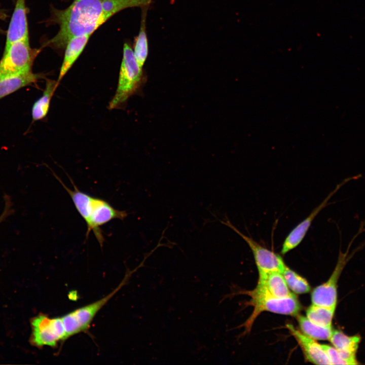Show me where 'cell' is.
Listing matches in <instances>:
<instances>
[{
  "label": "cell",
  "instance_id": "obj_6",
  "mask_svg": "<svg viewBox=\"0 0 365 365\" xmlns=\"http://www.w3.org/2000/svg\"><path fill=\"white\" fill-rule=\"evenodd\" d=\"M30 342L38 348L54 347L67 339L61 317H50L40 313L30 320Z\"/></svg>",
  "mask_w": 365,
  "mask_h": 365
},
{
  "label": "cell",
  "instance_id": "obj_23",
  "mask_svg": "<svg viewBox=\"0 0 365 365\" xmlns=\"http://www.w3.org/2000/svg\"><path fill=\"white\" fill-rule=\"evenodd\" d=\"M7 205H6L5 210L3 213L0 216V223L9 214L10 212L9 202L7 203Z\"/></svg>",
  "mask_w": 365,
  "mask_h": 365
},
{
  "label": "cell",
  "instance_id": "obj_10",
  "mask_svg": "<svg viewBox=\"0 0 365 365\" xmlns=\"http://www.w3.org/2000/svg\"><path fill=\"white\" fill-rule=\"evenodd\" d=\"M360 175L349 177L345 178L338 184L323 201L308 215L303 221L298 224L287 235L282 244L281 253L285 254L297 247L304 238L312 222L320 211L329 204V200L348 181L357 179Z\"/></svg>",
  "mask_w": 365,
  "mask_h": 365
},
{
  "label": "cell",
  "instance_id": "obj_7",
  "mask_svg": "<svg viewBox=\"0 0 365 365\" xmlns=\"http://www.w3.org/2000/svg\"><path fill=\"white\" fill-rule=\"evenodd\" d=\"M39 52L30 48L29 39L12 43L4 50L0 60V78L9 74L31 71L33 61Z\"/></svg>",
  "mask_w": 365,
  "mask_h": 365
},
{
  "label": "cell",
  "instance_id": "obj_9",
  "mask_svg": "<svg viewBox=\"0 0 365 365\" xmlns=\"http://www.w3.org/2000/svg\"><path fill=\"white\" fill-rule=\"evenodd\" d=\"M220 221L234 231L247 244L252 252L259 274L283 272L286 265L280 255L264 247L252 237L242 233L228 218Z\"/></svg>",
  "mask_w": 365,
  "mask_h": 365
},
{
  "label": "cell",
  "instance_id": "obj_13",
  "mask_svg": "<svg viewBox=\"0 0 365 365\" xmlns=\"http://www.w3.org/2000/svg\"><path fill=\"white\" fill-rule=\"evenodd\" d=\"M44 77L32 70L7 75L0 78V99L21 88L35 84Z\"/></svg>",
  "mask_w": 365,
  "mask_h": 365
},
{
  "label": "cell",
  "instance_id": "obj_1",
  "mask_svg": "<svg viewBox=\"0 0 365 365\" xmlns=\"http://www.w3.org/2000/svg\"><path fill=\"white\" fill-rule=\"evenodd\" d=\"M153 0H74L66 9L52 8L49 21L57 24V34L46 46L63 49L72 38L92 34L102 24L120 11L129 8L144 7Z\"/></svg>",
  "mask_w": 365,
  "mask_h": 365
},
{
  "label": "cell",
  "instance_id": "obj_14",
  "mask_svg": "<svg viewBox=\"0 0 365 365\" xmlns=\"http://www.w3.org/2000/svg\"><path fill=\"white\" fill-rule=\"evenodd\" d=\"M91 35V34H86L76 36L68 42L57 80L58 84L81 54Z\"/></svg>",
  "mask_w": 365,
  "mask_h": 365
},
{
  "label": "cell",
  "instance_id": "obj_21",
  "mask_svg": "<svg viewBox=\"0 0 365 365\" xmlns=\"http://www.w3.org/2000/svg\"><path fill=\"white\" fill-rule=\"evenodd\" d=\"M282 274L288 287L295 293L303 294L310 291L311 287L307 281L286 265Z\"/></svg>",
  "mask_w": 365,
  "mask_h": 365
},
{
  "label": "cell",
  "instance_id": "obj_15",
  "mask_svg": "<svg viewBox=\"0 0 365 365\" xmlns=\"http://www.w3.org/2000/svg\"><path fill=\"white\" fill-rule=\"evenodd\" d=\"M258 283L264 287L270 294L279 298L290 297L291 293L282 273L271 272L259 274Z\"/></svg>",
  "mask_w": 365,
  "mask_h": 365
},
{
  "label": "cell",
  "instance_id": "obj_2",
  "mask_svg": "<svg viewBox=\"0 0 365 365\" xmlns=\"http://www.w3.org/2000/svg\"><path fill=\"white\" fill-rule=\"evenodd\" d=\"M53 175L67 192L76 209L86 224V239L92 232L100 246H102L105 239L101 227L113 220H123L128 213L125 210L116 209L103 199L81 191L71 177H68L73 189L67 187L55 173Z\"/></svg>",
  "mask_w": 365,
  "mask_h": 365
},
{
  "label": "cell",
  "instance_id": "obj_16",
  "mask_svg": "<svg viewBox=\"0 0 365 365\" xmlns=\"http://www.w3.org/2000/svg\"><path fill=\"white\" fill-rule=\"evenodd\" d=\"M59 84L57 81L47 79L42 95L33 103L31 116L33 121L44 119L47 115L51 99Z\"/></svg>",
  "mask_w": 365,
  "mask_h": 365
},
{
  "label": "cell",
  "instance_id": "obj_18",
  "mask_svg": "<svg viewBox=\"0 0 365 365\" xmlns=\"http://www.w3.org/2000/svg\"><path fill=\"white\" fill-rule=\"evenodd\" d=\"M360 340V338L358 336H348L338 330H333L329 339L338 350L354 354H356Z\"/></svg>",
  "mask_w": 365,
  "mask_h": 365
},
{
  "label": "cell",
  "instance_id": "obj_12",
  "mask_svg": "<svg viewBox=\"0 0 365 365\" xmlns=\"http://www.w3.org/2000/svg\"><path fill=\"white\" fill-rule=\"evenodd\" d=\"M6 36L4 50L16 41L29 39L25 0H16Z\"/></svg>",
  "mask_w": 365,
  "mask_h": 365
},
{
  "label": "cell",
  "instance_id": "obj_19",
  "mask_svg": "<svg viewBox=\"0 0 365 365\" xmlns=\"http://www.w3.org/2000/svg\"><path fill=\"white\" fill-rule=\"evenodd\" d=\"M335 309L312 304L306 310V317L315 324L332 327Z\"/></svg>",
  "mask_w": 365,
  "mask_h": 365
},
{
  "label": "cell",
  "instance_id": "obj_8",
  "mask_svg": "<svg viewBox=\"0 0 365 365\" xmlns=\"http://www.w3.org/2000/svg\"><path fill=\"white\" fill-rule=\"evenodd\" d=\"M363 231H364V229L362 227H360L357 233L351 240L347 250L345 253L340 251L336 266L329 279L327 281L313 289L311 294L312 304L336 308L337 302L338 278L345 265L352 255V253L348 255L350 246L356 237Z\"/></svg>",
  "mask_w": 365,
  "mask_h": 365
},
{
  "label": "cell",
  "instance_id": "obj_17",
  "mask_svg": "<svg viewBox=\"0 0 365 365\" xmlns=\"http://www.w3.org/2000/svg\"><path fill=\"white\" fill-rule=\"evenodd\" d=\"M296 316L301 331L305 335L315 340H329L333 332L332 327L315 324L302 315L298 314Z\"/></svg>",
  "mask_w": 365,
  "mask_h": 365
},
{
  "label": "cell",
  "instance_id": "obj_4",
  "mask_svg": "<svg viewBox=\"0 0 365 365\" xmlns=\"http://www.w3.org/2000/svg\"><path fill=\"white\" fill-rule=\"evenodd\" d=\"M246 294L251 298V304L253 307L252 313L244 325L247 332L250 330L257 317L264 311L296 316L301 309L300 304L294 294L287 298H277L258 283L254 289L247 291Z\"/></svg>",
  "mask_w": 365,
  "mask_h": 365
},
{
  "label": "cell",
  "instance_id": "obj_3",
  "mask_svg": "<svg viewBox=\"0 0 365 365\" xmlns=\"http://www.w3.org/2000/svg\"><path fill=\"white\" fill-rule=\"evenodd\" d=\"M143 81V72L136 61L131 46L125 43L115 94L111 100L108 108L116 109L124 105L130 96L136 92Z\"/></svg>",
  "mask_w": 365,
  "mask_h": 365
},
{
  "label": "cell",
  "instance_id": "obj_20",
  "mask_svg": "<svg viewBox=\"0 0 365 365\" xmlns=\"http://www.w3.org/2000/svg\"><path fill=\"white\" fill-rule=\"evenodd\" d=\"M145 17H143L140 30L135 38L133 53L138 65L142 67L149 53L148 41L145 32Z\"/></svg>",
  "mask_w": 365,
  "mask_h": 365
},
{
  "label": "cell",
  "instance_id": "obj_22",
  "mask_svg": "<svg viewBox=\"0 0 365 365\" xmlns=\"http://www.w3.org/2000/svg\"><path fill=\"white\" fill-rule=\"evenodd\" d=\"M321 346L326 353L331 364H347V362L341 358L338 351L335 347L327 345H321Z\"/></svg>",
  "mask_w": 365,
  "mask_h": 365
},
{
  "label": "cell",
  "instance_id": "obj_11",
  "mask_svg": "<svg viewBox=\"0 0 365 365\" xmlns=\"http://www.w3.org/2000/svg\"><path fill=\"white\" fill-rule=\"evenodd\" d=\"M286 328L300 346L305 359L314 364H331L321 345L296 328L293 324H286Z\"/></svg>",
  "mask_w": 365,
  "mask_h": 365
},
{
  "label": "cell",
  "instance_id": "obj_5",
  "mask_svg": "<svg viewBox=\"0 0 365 365\" xmlns=\"http://www.w3.org/2000/svg\"><path fill=\"white\" fill-rule=\"evenodd\" d=\"M128 276L126 275L120 284L106 296L61 316L67 339L89 329L97 313L125 284Z\"/></svg>",
  "mask_w": 365,
  "mask_h": 365
},
{
  "label": "cell",
  "instance_id": "obj_24",
  "mask_svg": "<svg viewBox=\"0 0 365 365\" xmlns=\"http://www.w3.org/2000/svg\"><path fill=\"white\" fill-rule=\"evenodd\" d=\"M4 17H5V14L2 12H0V18H3Z\"/></svg>",
  "mask_w": 365,
  "mask_h": 365
}]
</instances>
